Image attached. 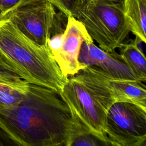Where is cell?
<instances>
[{
    "instance_id": "obj_1",
    "label": "cell",
    "mask_w": 146,
    "mask_h": 146,
    "mask_svg": "<svg viewBox=\"0 0 146 146\" xmlns=\"http://www.w3.org/2000/svg\"><path fill=\"white\" fill-rule=\"evenodd\" d=\"M71 111L59 92L29 83L21 102L0 111V128L16 145H64Z\"/></svg>"
},
{
    "instance_id": "obj_2",
    "label": "cell",
    "mask_w": 146,
    "mask_h": 146,
    "mask_svg": "<svg viewBox=\"0 0 146 146\" xmlns=\"http://www.w3.org/2000/svg\"><path fill=\"white\" fill-rule=\"evenodd\" d=\"M0 51L29 83L60 92L67 81L48 46L40 45L28 38L9 18L0 21Z\"/></svg>"
},
{
    "instance_id": "obj_3",
    "label": "cell",
    "mask_w": 146,
    "mask_h": 146,
    "mask_svg": "<svg viewBox=\"0 0 146 146\" xmlns=\"http://www.w3.org/2000/svg\"><path fill=\"white\" fill-rule=\"evenodd\" d=\"M75 18L93 40L107 52L115 51L130 32L124 11V0H88Z\"/></svg>"
},
{
    "instance_id": "obj_4",
    "label": "cell",
    "mask_w": 146,
    "mask_h": 146,
    "mask_svg": "<svg viewBox=\"0 0 146 146\" xmlns=\"http://www.w3.org/2000/svg\"><path fill=\"white\" fill-rule=\"evenodd\" d=\"M74 76L88 88L107 111L117 102H129L146 108V90L143 82L116 79L90 66Z\"/></svg>"
},
{
    "instance_id": "obj_5",
    "label": "cell",
    "mask_w": 146,
    "mask_h": 146,
    "mask_svg": "<svg viewBox=\"0 0 146 146\" xmlns=\"http://www.w3.org/2000/svg\"><path fill=\"white\" fill-rule=\"evenodd\" d=\"M106 134L113 146H143L146 140V108L117 102L108 110Z\"/></svg>"
},
{
    "instance_id": "obj_6",
    "label": "cell",
    "mask_w": 146,
    "mask_h": 146,
    "mask_svg": "<svg viewBox=\"0 0 146 146\" xmlns=\"http://www.w3.org/2000/svg\"><path fill=\"white\" fill-rule=\"evenodd\" d=\"M59 94L84 124L103 137L110 139L106 131L107 111L83 82L74 75L71 76Z\"/></svg>"
},
{
    "instance_id": "obj_7",
    "label": "cell",
    "mask_w": 146,
    "mask_h": 146,
    "mask_svg": "<svg viewBox=\"0 0 146 146\" xmlns=\"http://www.w3.org/2000/svg\"><path fill=\"white\" fill-rule=\"evenodd\" d=\"M50 0H34L13 11L10 21L35 43L47 46L56 12Z\"/></svg>"
},
{
    "instance_id": "obj_8",
    "label": "cell",
    "mask_w": 146,
    "mask_h": 146,
    "mask_svg": "<svg viewBox=\"0 0 146 146\" xmlns=\"http://www.w3.org/2000/svg\"><path fill=\"white\" fill-rule=\"evenodd\" d=\"M91 39L84 25L75 18L68 17L60 48L53 56L65 77L74 76L84 68L79 62V52L83 42Z\"/></svg>"
},
{
    "instance_id": "obj_9",
    "label": "cell",
    "mask_w": 146,
    "mask_h": 146,
    "mask_svg": "<svg viewBox=\"0 0 146 146\" xmlns=\"http://www.w3.org/2000/svg\"><path fill=\"white\" fill-rule=\"evenodd\" d=\"M79 62L84 67L98 68L116 79L139 80L115 51L107 52L94 44L93 39L84 40L81 46Z\"/></svg>"
},
{
    "instance_id": "obj_10",
    "label": "cell",
    "mask_w": 146,
    "mask_h": 146,
    "mask_svg": "<svg viewBox=\"0 0 146 146\" xmlns=\"http://www.w3.org/2000/svg\"><path fill=\"white\" fill-rule=\"evenodd\" d=\"M70 111L71 119L67 130L65 146H113L110 139L93 131L80 120L73 110L70 109Z\"/></svg>"
},
{
    "instance_id": "obj_11",
    "label": "cell",
    "mask_w": 146,
    "mask_h": 146,
    "mask_svg": "<svg viewBox=\"0 0 146 146\" xmlns=\"http://www.w3.org/2000/svg\"><path fill=\"white\" fill-rule=\"evenodd\" d=\"M142 43L136 38L129 43H124L119 48V54L137 79L144 82L146 80V62L144 53L139 46Z\"/></svg>"
},
{
    "instance_id": "obj_12",
    "label": "cell",
    "mask_w": 146,
    "mask_h": 146,
    "mask_svg": "<svg viewBox=\"0 0 146 146\" xmlns=\"http://www.w3.org/2000/svg\"><path fill=\"white\" fill-rule=\"evenodd\" d=\"M124 11L130 32L145 43L146 0H124Z\"/></svg>"
},
{
    "instance_id": "obj_13",
    "label": "cell",
    "mask_w": 146,
    "mask_h": 146,
    "mask_svg": "<svg viewBox=\"0 0 146 146\" xmlns=\"http://www.w3.org/2000/svg\"><path fill=\"white\" fill-rule=\"evenodd\" d=\"M29 84L25 87H15L0 83V111L21 102L27 91Z\"/></svg>"
},
{
    "instance_id": "obj_14",
    "label": "cell",
    "mask_w": 146,
    "mask_h": 146,
    "mask_svg": "<svg viewBox=\"0 0 146 146\" xmlns=\"http://www.w3.org/2000/svg\"><path fill=\"white\" fill-rule=\"evenodd\" d=\"M0 83L15 87H25L29 83L17 74L11 63L1 51Z\"/></svg>"
},
{
    "instance_id": "obj_15",
    "label": "cell",
    "mask_w": 146,
    "mask_h": 146,
    "mask_svg": "<svg viewBox=\"0 0 146 146\" xmlns=\"http://www.w3.org/2000/svg\"><path fill=\"white\" fill-rule=\"evenodd\" d=\"M52 4L67 17L75 18L88 0H50Z\"/></svg>"
},
{
    "instance_id": "obj_16",
    "label": "cell",
    "mask_w": 146,
    "mask_h": 146,
    "mask_svg": "<svg viewBox=\"0 0 146 146\" xmlns=\"http://www.w3.org/2000/svg\"><path fill=\"white\" fill-rule=\"evenodd\" d=\"M33 1L34 0H0V8L4 14L9 17L13 11Z\"/></svg>"
},
{
    "instance_id": "obj_17",
    "label": "cell",
    "mask_w": 146,
    "mask_h": 146,
    "mask_svg": "<svg viewBox=\"0 0 146 146\" xmlns=\"http://www.w3.org/2000/svg\"><path fill=\"white\" fill-rule=\"evenodd\" d=\"M11 144H15L5 133V132L0 128V145H6Z\"/></svg>"
},
{
    "instance_id": "obj_18",
    "label": "cell",
    "mask_w": 146,
    "mask_h": 146,
    "mask_svg": "<svg viewBox=\"0 0 146 146\" xmlns=\"http://www.w3.org/2000/svg\"><path fill=\"white\" fill-rule=\"evenodd\" d=\"M9 18V17L4 14V13L2 11V10L0 8V21L4 19L5 18Z\"/></svg>"
}]
</instances>
